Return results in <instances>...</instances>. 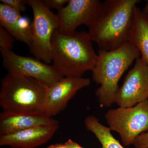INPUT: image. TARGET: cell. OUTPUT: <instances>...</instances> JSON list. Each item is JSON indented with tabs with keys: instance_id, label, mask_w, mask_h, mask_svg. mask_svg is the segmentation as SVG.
Segmentation results:
<instances>
[{
	"instance_id": "6da1fadb",
	"label": "cell",
	"mask_w": 148,
	"mask_h": 148,
	"mask_svg": "<svg viewBox=\"0 0 148 148\" xmlns=\"http://www.w3.org/2000/svg\"><path fill=\"white\" fill-rule=\"evenodd\" d=\"M140 0H106L88 32L99 50L112 51L128 42L134 18L135 6Z\"/></svg>"
},
{
	"instance_id": "7a4b0ae2",
	"label": "cell",
	"mask_w": 148,
	"mask_h": 148,
	"mask_svg": "<svg viewBox=\"0 0 148 148\" xmlns=\"http://www.w3.org/2000/svg\"><path fill=\"white\" fill-rule=\"evenodd\" d=\"M88 32L64 35L56 30L51 40L52 66L64 77H82L98 61Z\"/></svg>"
},
{
	"instance_id": "3957f363",
	"label": "cell",
	"mask_w": 148,
	"mask_h": 148,
	"mask_svg": "<svg viewBox=\"0 0 148 148\" xmlns=\"http://www.w3.org/2000/svg\"><path fill=\"white\" fill-rule=\"evenodd\" d=\"M98 56L92 71L93 81L100 85L95 95L101 107L109 108L115 103L122 76L141 55L138 49L128 42L114 50H99Z\"/></svg>"
},
{
	"instance_id": "277c9868",
	"label": "cell",
	"mask_w": 148,
	"mask_h": 148,
	"mask_svg": "<svg viewBox=\"0 0 148 148\" xmlns=\"http://www.w3.org/2000/svg\"><path fill=\"white\" fill-rule=\"evenodd\" d=\"M0 106L3 112L43 113L47 86L31 77L8 73L2 79Z\"/></svg>"
},
{
	"instance_id": "5b68a950",
	"label": "cell",
	"mask_w": 148,
	"mask_h": 148,
	"mask_svg": "<svg viewBox=\"0 0 148 148\" xmlns=\"http://www.w3.org/2000/svg\"><path fill=\"white\" fill-rule=\"evenodd\" d=\"M34 14L32 26V42L29 47L35 57L47 64L52 63L51 40L58 30L60 22L57 14L46 7L40 0H28Z\"/></svg>"
},
{
	"instance_id": "8992f818",
	"label": "cell",
	"mask_w": 148,
	"mask_h": 148,
	"mask_svg": "<svg viewBox=\"0 0 148 148\" xmlns=\"http://www.w3.org/2000/svg\"><path fill=\"white\" fill-rule=\"evenodd\" d=\"M105 117L111 130L119 134L123 145H133L139 135L148 131V100L132 107L110 109Z\"/></svg>"
},
{
	"instance_id": "52a82bcc",
	"label": "cell",
	"mask_w": 148,
	"mask_h": 148,
	"mask_svg": "<svg viewBox=\"0 0 148 148\" xmlns=\"http://www.w3.org/2000/svg\"><path fill=\"white\" fill-rule=\"evenodd\" d=\"M3 66L10 73L31 77L49 87L64 77L52 66L36 58L21 56L0 48Z\"/></svg>"
},
{
	"instance_id": "ba28073f",
	"label": "cell",
	"mask_w": 148,
	"mask_h": 148,
	"mask_svg": "<svg viewBox=\"0 0 148 148\" xmlns=\"http://www.w3.org/2000/svg\"><path fill=\"white\" fill-rule=\"evenodd\" d=\"M148 100V66L140 56L119 88L115 103L121 108H129Z\"/></svg>"
},
{
	"instance_id": "9c48e42d",
	"label": "cell",
	"mask_w": 148,
	"mask_h": 148,
	"mask_svg": "<svg viewBox=\"0 0 148 148\" xmlns=\"http://www.w3.org/2000/svg\"><path fill=\"white\" fill-rule=\"evenodd\" d=\"M102 2L99 0H69L58 11L60 26L58 31L64 35H72L82 25L89 28L97 18Z\"/></svg>"
},
{
	"instance_id": "30bf717a",
	"label": "cell",
	"mask_w": 148,
	"mask_h": 148,
	"mask_svg": "<svg viewBox=\"0 0 148 148\" xmlns=\"http://www.w3.org/2000/svg\"><path fill=\"white\" fill-rule=\"evenodd\" d=\"M89 79L83 77H64L47 87L44 113L50 117L66 108L69 101L77 92L90 84Z\"/></svg>"
},
{
	"instance_id": "8fae6325",
	"label": "cell",
	"mask_w": 148,
	"mask_h": 148,
	"mask_svg": "<svg viewBox=\"0 0 148 148\" xmlns=\"http://www.w3.org/2000/svg\"><path fill=\"white\" fill-rule=\"evenodd\" d=\"M59 124L41 125L0 135V146L12 148H36L47 143L56 132Z\"/></svg>"
},
{
	"instance_id": "7c38bea8",
	"label": "cell",
	"mask_w": 148,
	"mask_h": 148,
	"mask_svg": "<svg viewBox=\"0 0 148 148\" xmlns=\"http://www.w3.org/2000/svg\"><path fill=\"white\" fill-rule=\"evenodd\" d=\"M59 124L58 120L43 113H12L3 111L0 114V135H7L41 125Z\"/></svg>"
},
{
	"instance_id": "4fadbf2b",
	"label": "cell",
	"mask_w": 148,
	"mask_h": 148,
	"mask_svg": "<svg viewBox=\"0 0 148 148\" xmlns=\"http://www.w3.org/2000/svg\"><path fill=\"white\" fill-rule=\"evenodd\" d=\"M0 25L12 37L30 46L32 31L29 19L21 16L19 12L1 3Z\"/></svg>"
},
{
	"instance_id": "5bb4252c",
	"label": "cell",
	"mask_w": 148,
	"mask_h": 148,
	"mask_svg": "<svg viewBox=\"0 0 148 148\" xmlns=\"http://www.w3.org/2000/svg\"><path fill=\"white\" fill-rule=\"evenodd\" d=\"M128 42L138 49L141 58L148 66V13L144 12L137 5Z\"/></svg>"
},
{
	"instance_id": "9a60e30c",
	"label": "cell",
	"mask_w": 148,
	"mask_h": 148,
	"mask_svg": "<svg viewBox=\"0 0 148 148\" xmlns=\"http://www.w3.org/2000/svg\"><path fill=\"white\" fill-rule=\"evenodd\" d=\"M84 125L87 130L95 135L102 148H125L112 135L110 129L101 124L94 116L86 117L84 120Z\"/></svg>"
},
{
	"instance_id": "2e32d148",
	"label": "cell",
	"mask_w": 148,
	"mask_h": 148,
	"mask_svg": "<svg viewBox=\"0 0 148 148\" xmlns=\"http://www.w3.org/2000/svg\"><path fill=\"white\" fill-rule=\"evenodd\" d=\"M13 42L12 36L4 28L0 27V48L11 50Z\"/></svg>"
},
{
	"instance_id": "e0dca14e",
	"label": "cell",
	"mask_w": 148,
	"mask_h": 148,
	"mask_svg": "<svg viewBox=\"0 0 148 148\" xmlns=\"http://www.w3.org/2000/svg\"><path fill=\"white\" fill-rule=\"evenodd\" d=\"M28 0H1V3L17 11H26V5L28 4Z\"/></svg>"
},
{
	"instance_id": "ac0fdd59",
	"label": "cell",
	"mask_w": 148,
	"mask_h": 148,
	"mask_svg": "<svg viewBox=\"0 0 148 148\" xmlns=\"http://www.w3.org/2000/svg\"><path fill=\"white\" fill-rule=\"evenodd\" d=\"M69 0H43L42 2L49 9H55L59 10L69 3Z\"/></svg>"
},
{
	"instance_id": "d6986e66",
	"label": "cell",
	"mask_w": 148,
	"mask_h": 148,
	"mask_svg": "<svg viewBox=\"0 0 148 148\" xmlns=\"http://www.w3.org/2000/svg\"><path fill=\"white\" fill-rule=\"evenodd\" d=\"M133 145L135 148H148V131L139 135Z\"/></svg>"
},
{
	"instance_id": "ffe728a7",
	"label": "cell",
	"mask_w": 148,
	"mask_h": 148,
	"mask_svg": "<svg viewBox=\"0 0 148 148\" xmlns=\"http://www.w3.org/2000/svg\"><path fill=\"white\" fill-rule=\"evenodd\" d=\"M65 143L67 145L69 146L70 148H84L71 139H69Z\"/></svg>"
},
{
	"instance_id": "44dd1931",
	"label": "cell",
	"mask_w": 148,
	"mask_h": 148,
	"mask_svg": "<svg viewBox=\"0 0 148 148\" xmlns=\"http://www.w3.org/2000/svg\"><path fill=\"white\" fill-rule=\"evenodd\" d=\"M46 148H70L66 143H56L48 146Z\"/></svg>"
},
{
	"instance_id": "7402d4cb",
	"label": "cell",
	"mask_w": 148,
	"mask_h": 148,
	"mask_svg": "<svg viewBox=\"0 0 148 148\" xmlns=\"http://www.w3.org/2000/svg\"><path fill=\"white\" fill-rule=\"evenodd\" d=\"M144 12L146 13H148V0L147 1V4L145 6L143 9V10Z\"/></svg>"
}]
</instances>
